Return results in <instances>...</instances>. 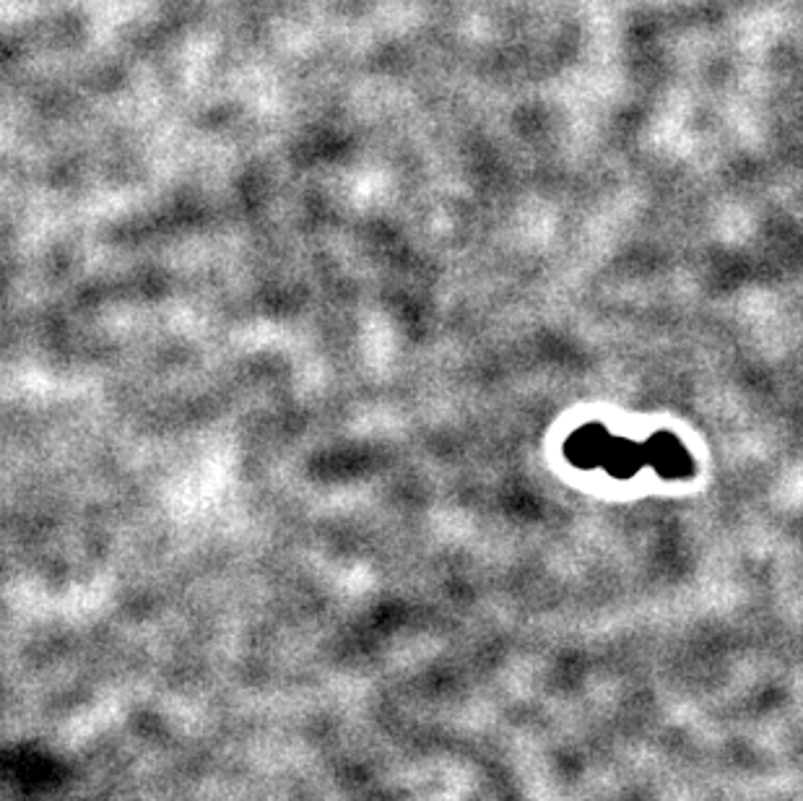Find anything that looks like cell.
I'll return each mask as SVG.
<instances>
[{
    "instance_id": "6da1fadb",
    "label": "cell",
    "mask_w": 803,
    "mask_h": 801,
    "mask_svg": "<svg viewBox=\"0 0 803 801\" xmlns=\"http://www.w3.org/2000/svg\"><path fill=\"white\" fill-rule=\"evenodd\" d=\"M645 448V464L663 479H687L694 474V458L673 432H656Z\"/></svg>"
},
{
    "instance_id": "7a4b0ae2",
    "label": "cell",
    "mask_w": 803,
    "mask_h": 801,
    "mask_svg": "<svg viewBox=\"0 0 803 801\" xmlns=\"http://www.w3.org/2000/svg\"><path fill=\"white\" fill-rule=\"evenodd\" d=\"M611 435L603 424H582L580 430H575L565 443V456L570 464L578 466V469H599L603 456H606Z\"/></svg>"
},
{
    "instance_id": "3957f363",
    "label": "cell",
    "mask_w": 803,
    "mask_h": 801,
    "mask_svg": "<svg viewBox=\"0 0 803 801\" xmlns=\"http://www.w3.org/2000/svg\"><path fill=\"white\" fill-rule=\"evenodd\" d=\"M601 466L609 477L632 479L643 466H648L645 464V448L635 441H627V437H611Z\"/></svg>"
}]
</instances>
